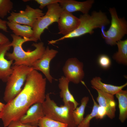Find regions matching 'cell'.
Masks as SVG:
<instances>
[{"mask_svg":"<svg viewBox=\"0 0 127 127\" xmlns=\"http://www.w3.org/2000/svg\"><path fill=\"white\" fill-rule=\"evenodd\" d=\"M46 78L33 70L28 75L24 87L13 100L5 104L0 113L4 127L19 120L34 104L42 103L46 98Z\"/></svg>","mask_w":127,"mask_h":127,"instance_id":"cell-1","label":"cell"},{"mask_svg":"<svg viewBox=\"0 0 127 127\" xmlns=\"http://www.w3.org/2000/svg\"><path fill=\"white\" fill-rule=\"evenodd\" d=\"M12 39L10 45L13 48L12 53L7 52L6 56L9 60H14L13 65H23L31 66L32 64L42 57L46 48L43 42L33 43L32 46L35 48L33 51L29 50L25 51L23 49L22 45L24 43L31 41L30 39L22 38L14 34H11Z\"/></svg>","mask_w":127,"mask_h":127,"instance_id":"cell-2","label":"cell"},{"mask_svg":"<svg viewBox=\"0 0 127 127\" xmlns=\"http://www.w3.org/2000/svg\"><path fill=\"white\" fill-rule=\"evenodd\" d=\"M80 23L78 27L69 34L56 40L49 41V44H53L65 39L77 37L86 34H91L94 30L101 28L110 23V20L106 14L101 11H94L91 14L81 15L79 18Z\"/></svg>","mask_w":127,"mask_h":127,"instance_id":"cell-3","label":"cell"},{"mask_svg":"<svg viewBox=\"0 0 127 127\" xmlns=\"http://www.w3.org/2000/svg\"><path fill=\"white\" fill-rule=\"evenodd\" d=\"M49 93L46 95L45 100L42 103L45 116L56 121L66 124L68 127H77L73 115L75 109L74 105L71 102L58 106L51 99Z\"/></svg>","mask_w":127,"mask_h":127,"instance_id":"cell-4","label":"cell"},{"mask_svg":"<svg viewBox=\"0 0 127 127\" xmlns=\"http://www.w3.org/2000/svg\"><path fill=\"white\" fill-rule=\"evenodd\" d=\"M12 72L6 83L3 99L6 103L14 99L21 92L27 76L34 70L31 66L13 65Z\"/></svg>","mask_w":127,"mask_h":127,"instance_id":"cell-5","label":"cell"},{"mask_svg":"<svg viewBox=\"0 0 127 127\" xmlns=\"http://www.w3.org/2000/svg\"><path fill=\"white\" fill-rule=\"evenodd\" d=\"M109 11L111 17L110 26L106 31L101 28V36L106 43L111 46L116 45L127 34V22L124 18L119 17L115 8H110Z\"/></svg>","mask_w":127,"mask_h":127,"instance_id":"cell-6","label":"cell"},{"mask_svg":"<svg viewBox=\"0 0 127 127\" xmlns=\"http://www.w3.org/2000/svg\"><path fill=\"white\" fill-rule=\"evenodd\" d=\"M47 11L44 16L37 19L32 27L33 35L30 40L36 42L40 40V37L44 30L55 22H58L63 11L58 3L50 4L47 6Z\"/></svg>","mask_w":127,"mask_h":127,"instance_id":"cell-7","label":"cell"},{"mask_svg":"<svg viewBox=\"0 0 127 127\" xmlns=\"http://www.w3.org/2000/svg\"><path fill=\"white\" fill-rule=\"evenodd\" d=\"M44 15L43 11L40 9H34L27 5L24 10L20 11L18 12H12L7 19L9 21L14 22L32 27L35 21Z\"/></svg>","mask_w":127,"mask_h":127,"instance_id":"cell-8","label":"cell"},{"mask_svg":"<svg viewBox=\"0 0 127 127\" xmlns=\"http://www.w3.org/2000/svg\"><path fill=\"white\" fill-rule=\"evenodd\" d=\"M83 67V63L77 58H69L66 61L63 68L64 77L70 82L78 84L82 81L84 76Z\"/></svg>","mask_w":127,"mask_h":127,"instance_id":"cell-9","label":"cell"},{"mask_svg":"<svg viewBox=\"0 0 127 127\" xmlns=\"http://www.w3.org/2000/svg\"><path fill=\"white\" fill-rule=\"evenodd\" d=\"M58 52L57 50L50 49L47 46L41 58L33 63L31 66L34 70L41 71L50 83H52L54 78L50 74V64Z\"/></svg>","mask_w":127,"mask_h":127,"instance_id":"cell-10","label":"cell"},{"mask_svg":"<svg viewBox=\"0 0 127 127\" xmlns=\"http://www.w3.org/2000/svg\"><path fill=\"white\" fill-rule=\"evenodd\" d=\"M57 23L59 30L58 34L64 36L75 29L79 25L80 20L79 18L72 13L63 10Z\"/></svg>","mask_w":127,"mask_h":127,"instance_id":"cell-11","label":"cell"},{"mask_svg":"<svg viewBox=\"0 0 127 127\" xmlns=\"http://www.w3.org/2000/svg\"><path fill=\"white\" fill-rule=\"evenodd\" d=\"M11 42L9 41L0 45V80L4 82H6L12 72L11 66L13 61L8 60L5 57L11 47Z\"/></svg>","mask_w":127,"mask_h":127,"instance_id":"cell-12","label":"cell"},{"mask_svg":"<svg viewBox=\"0 0 127 127\" xmlns=\"http://www.w3.org/2000/svg\"><path fill=\"white\" fill-rule=\"evenodd\" d=\"M94 0L79 2L73 0H60V5L64 10L72 13L79 11L83 14L88 13L94 3Z\"/></svg>","mask_w":127,"mask_h":127,"instance_id":"cell-13","label":"cell"},{"mask_svg":"<svg viewBox=\"0 0 127 127\" xmlns=\"http://www.w3.org/2000/svg\"><path fill=\"white\" fill-rule=\"evenodd\" d=\"M94 89L98 93L96 100L99 106L105 109L106 115L108 117L111 119L114 118L115 116L116 103L114 95L95 88Z\"/></svg>","mask_w":127,"mask_h":127,"instance_id":"cell-14","label":"cell"},{"mask_svg":"<svg viewBox=\"0 0 127 127\" xmlns=\"http://www.w3.org/2000/svg\"><path fill=\"white\" fill-rule=\"evenodd\" d=\"M44 116L42 103H37L31 106L19 120L23 123L38 126L40 120Z\"/></svg>","mask_w":127,"mask_h":127,"instance_id":"cell-15","label":"cell"},{"mask_svg":"<svg viewBox=\"0 0 127 127\" xmlns=\"http://www.w3.org/2000/svg\"><path fill=\"white\" fill-rule=\"evenodd\" d=\"M99 77L96 76L91 81L92 88H95L106 93L113 95H115L127 85V83L119 86L107 84L103 83Z\"/></svg>","mask_w":127,"mask_h":127,"instance_id":"cell-16","label":"cell"},{"mask_svg":"<svg viewBox=\"0 0 127 127\" xmlns=\"http://www.w3.org/2000/svg\"><path fill=\"white\" fill-rule=\"evenodd\" d=\"M59 82L58 86L61 90L60 96L62 99L64 104L71 102L74 104L75 109L79 104L75 100L69 90L68 85L70 82L63 76H61L59 79Z\"/></svg>","mask_w":127,"mask_h":127,"instance_id":"cell-17","label":"cell"},{"mask_svg":"<svg viewBox=\"0 0 127 127\" xmlns=\"http://www.w3.org/2000/svg\"><path fill=\"white\" fill-rule=\"evenodd\" d=\"M7 24L15 35L29 39L32 37L33 31L31 27L9 21L7 22Z\"/></svg>","mask_w":127,"mask_h":127,"instance_id":"cell-18","label":"cell"},{"mask_svg":"<svg viewBox=\"0 0 127 127\" xmlns=\"http://www.w3.org/2000/svg\"><path fill=\"white\" fill-rule=\"evenodd\" d=\"M115 95L119 102V119L123 123L127 118V91L122 89Z\"/></svg>","mask_w":127,"mask_h":127,"instance_id":"cell-19","label":"cell"},{"mask_svg":"<svg viewBox=\"0 0 127 127\" xmlns=\"http://www.w3.org/2000/svg\"><path fill=\"white\" fill-rule=\"evenodd\" d=\"M118 51L113 56V58L117 63L127 65V40H121L117 42Z\"/></svg>","mask_w":127,"mask_h":127,"instance_id":"cell-20","label":"cell"},{"mask_svg":"<svg viewBox=\"0 0 127 127\" xmlns=\"http://www.w3.org/2000/svg\"><path fill=\"white\" fill-rule=\"evenodd\" d=\"M89 100L88 96L83 97L81 100V104L73 111V117L76 124L77 126L83 119L85 108Z\"/></svg>","mask_w":127,"mask_h":127,"instance_id":"cell-21","label":"cell"},{"mask_svg":"<svg viewBox=\"0 0 127 127\" xmlns=\"http://www.w3.org/2000/svg\"><path fill=\"white\" fill-rule=\"evenodd\" d=\"M88 90L91 97L93 103L92 109L90 113L87 115L84 118L77 127H89L90 121L93 118L97 116L99 105L96 102L89 90Z\"/></svg>","mask_w":127,"mask_h":127,"instance_id":"cell-22","label":"cell"},{"mask_svg":"<svg viewBox=\"0 0 127 127\" xmlns=\"http://www.w3.org/2000/svg\"><path fill=\"white\" fill-rule=\"evenodd\" d=\"M39 127H68L67 125L44 116L39 120Z\"/></svg>","mask_w":127,"mask_h":127,"instance_id":"cell-23","label":"cell"},{"mask_svg":"<svg viewBox=\"0 0 127 127\" xmlns=\"http://www.w3.org/2000/svg\"><path fill=\"white\" fill-rule=\"evenodd\" d=\"M13 7V3L11 0H0V18H4Z\"/></svg>","mask_w":127,"mask_h":127,"instance_id":"cell-24","label":"cell"},{"mask_svg":"<svg viewBox=\"0 0 127 127\" xmlns=\"http://www.w3.org/2000/svg\"><path fill=\"white\" fill-rule=\"evenodd\" d=\"M98 62L101 67L105 69L110 67L111 64L110 58L107 56L105 55H102L99 56Z\"/></svg>","mask_w":127,"mask_h":127,"instance_id":"cell-25","label":"cell"},{"mask_svg":"<svg viewBox=\"0 0 127 127\" xmlns=\"http://www.w3.org/2000/svg\"><path fill=\"white\" fill-rule=\"evenodd\" d=\"M35 1L40 4V8L42 9L45 6L50 4L59 3L60 0H35Z\"/></svg>","mask_w":127,"mask_h":127,"instance_id":"cell-26","label":"cell"},{"mask_svg":"<svg viewBox=\"0 0 127 127\" xmlns=\"http://www.w3.org/2000/svg\"><path fill=\"white\" fill-rule=\"evenodd\" d=\"M7 127H39L37 126H33L21 123L19 120L11 122Z\"/></svg>","mask_w":127,"mask_h":127,"instance_id":"cell-27","label":"cell"},{"mask_svg":"<svg viewBox=\"0 0 127 127\" xmlns=\"http://www.w3.org/2000/svg\"><path fill=\"white\" fill-rule=\"evenodd\" d=\"M105 115H106V113L105 109L103 107L99 106L97 116L95 118L97 119H102Z\"/></svg>","mask_w":127,"mask_h":127,"instance_id":"cell-28","label":"cell"},{"mask_svg":"<svg viewBox=\"0 0 127 127\" xmlns=\"http://www.w3.org/2000/svg\"><path fill=\"white\" fill-rule=\"evenodd\" d=\"M7 21L3 20L0 18V29L5 32H8Z\"/></svg>","mask_w":127,"mask_h":127,"instance_id":"cell-29","label":"cell"},{"mask_svg":"<svg viewBox=\"0 0 127 127\" xmlns=\"http://www.w3.org/2000/svg\"><path fill=\"white\" fill-rule=\"evenodd\" d=\"M9 41V39L4 35L0 32V45Z\"/></svg>","mask_w":127,"mask_h":127,"instance_id":"cell-30","label":"cell"},{"mask_svg":"<svg viewBox=\"0 0 127 127\" xmlns=\"http://www.w3.org/2000/svg\"><path fill=\"white\" fill-rule=\"evenodd\" d=\"M5 104L0 101V113L2 111Z\"/></svg>","mask_w":127,"mask_h":127,"instance_id":"cell-31","label":"cell"}]
</instances>
